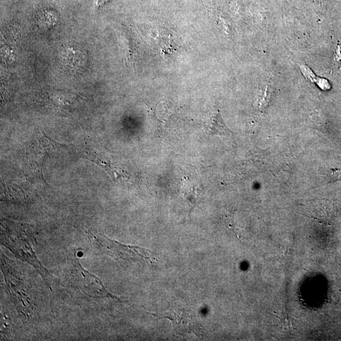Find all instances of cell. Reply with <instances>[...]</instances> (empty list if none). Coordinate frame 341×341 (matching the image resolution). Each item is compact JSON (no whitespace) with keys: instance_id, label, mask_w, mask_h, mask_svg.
Here are the masks:
<instances>
[{"instance_id":"1","label":"cell","mask_w":341,"mask_h":341,"mask_svg":"<svg viewBox=\"0 0 341 341\" xmlns=\"http://www.w3.org/2000/svg\"><path fill=\"white\" fill-rule=\"evenodd\" d=\"M1 243L18 259L34 267L43 278L45 283L49 286L51 274L38 261L34 251L36 240L32 226L3 219L1 223Z\"/></svg>"},{"instance_id":"2","label":"cell","mask_w":341,"mask_h":341,"mask_svg":"<svg viewBox=\"0 0 341 341\" xmlns=\"http://www.w3.org/2000/svg\"><path fill=\"white\" fill-rule=\"evenodd\" d=\"M88 235L100 252L113 257L117 261L125 263L146 262L152 264L154 262V257L149 250L121 244L95 231H89Z\"/></svg>"},{"instance_id":"3","label":"cell","mask_w":341,"mask_h":341,"mask_svg":"<svg viewBox=\"0 0 341 341\" xmlns=\"http://www.w3.org/2000/svg\"><path fill=\"white\" fill-rule=\"evenodd\" d=\"M70 262L73 265L71 271V282L83 295L94 299L106 298L120 302V299L107 291L96 277L83 269L75 255L70 256Z\"/></svg>"},{"instance_id":"4","label":"cell","mask_w":341,"mask_h":341,"mask_svg":"<svg viewBox=\"0 0 341 341\" xmlns=\"http://www.w3.org/2000/svg\"><path fill=\"white\" fill-rule=\"evenodd\" d=\"M63 145L51 139L46 134L38 135L30 145L27 151V157L30 172L39 179H43V166L46 157L54 150Z\"/></svg>"},{"instance_id":"5","label":"cell","mask_w":341,"mask_h":341,"mask_svg":"<svg viewBox=\"0 0 341 341\" xmlns=\"http://www.w3.org/2000/svg\"><path fill=\"white\" fill-rule=\"evenodd\" d=\"M154 316L159 319L170 320L172 322L174 329L178 335L184 336L188 334H194L198 338H206L201 324L198 321L194 312L190 309L182 310L180 314L173 312L172 313L154 314Z\"/></svg>"},{"instance_id":"6","label":"cell","mask_w":341,"mask_h":341,"mask_svg":"<svg viewBox=\"0 0 341 341\" xmlns=\"http://www.w3.org/2000/svg\"><path fill=\"white\" fill-rule=\"evenodd\" d=\"M81 152L85 158L103 168L114 182H118L125 175L120 168L116 166L115 163L112 161L113 160L110 159L109 154L99 145L89 143L82 147Z\"/></svg>"},{"instance_id":"7","label":"cell","mask_w":341,"mask_h":341,"mask_svg":"<svg viewBox=\"0 0 341 341\" xmlns=\"http://www.w3.org/2000/svg\"><path fill=\"white\" fill-rule=\"evenodd\" d=\"M8 261L9 260L6 259L4 255L2 256L1 268L5 277L7 286H8V289L11 294L12 295V297L13 296L16 298V302L20 304V307L25 308V313L28 314L27 313L31 311L28 305L30 307H32V304H31L32 303L27 295V287L23 284V281L20 285L18 284L20 279H15V270L11 268Z\"/></svg>"},{"instance_id":"8","label":"cell","mask_w":341,"mask_h":341,"mask_svg":"<svg viewBox=\"0 0 341 341\" xmlns=\"http://www.w3.org/2000/svg\"><path fill=\"white\" fill-rule=\"evenodd\" d=\"M207 131L210 135H217L224 137H233L232 133L226 125L219 113L212 117L209 125L207 126Z\"/></svg>"},{"instance_id":"9","label":"cell","mask_w":341,"mask_h":341,"mask_svg":"<svg viewBox=\"0 0 341 341\" xmlns=\"http://www.w3.org/2000/svg\"><path fill=\"white\" fill-rule=\"evenodd\" d=\"M4 197L7 200H9L18 204L27 203V200L22 188L18 185L11 184L4 185L3 191Z\"/></svg>"},{"instance_id":"10","label":"cell","mask_w":341,"mask_h":341,"mask_svg":"<svg viewBox=\"0 0 341 341\" xmlns=\"http://www.w3.org/2000/svg\"><path fill=\"white\" fill-rule=\"evenodd\" d=\"M272 90L269 87H266V89L262 90L261 94L259 95L257 103L259 108L263 109L266 108L271 101Z\"/></svg>"},{"instance_id":"11","label":"cell","mask_w":341,"mask_h":341,"mask_svg":"<svg viewBox=\"0 0 341 341\" xmlns=\"http://www.w3.org/2000/svg\"><path fill=\"white\" fill-rule=\"evenodd\" d=\"M331 182H338L341 181V169H334L331 171Z\"/></svg>"},{"instance_id":"12","label":"cell","mask_w":341,"mask_h":341,"mask_svg":"<svg viewBox=\"0 0 341 341\" xmlns=\"http://www.w3.org/2000/svg\"><path fill=\"white\" fill-rule=\"evenodd\" d=\"M110 0H96V3L95 6L97 8H99L100 7L104 5L105 4L108 3Z\"/></svg>"}]
</instances>
